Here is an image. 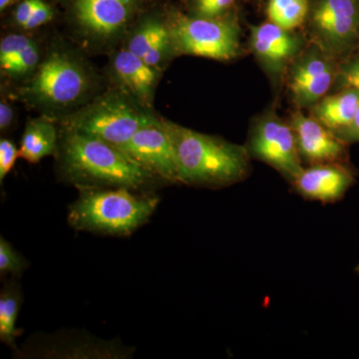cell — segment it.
Returning <instances> with one entry per match:
<instances>
[{
    "mask_svg": "<svg viewBox=\"0 0 359 359\" xmlns=\"http://www.w3.org/2000/svg\"><path fill=\"white\" fill-rule=\"evenodd\" d=\"M137 7L138 0H74L73 14L85 35L106 41L126 28Z\"/></svg>",
    "mask_w": 359,
    "mask_h": 359,
    "instance_id": "obj_10",
    "label": "cell"
},
{
    "mask_svg": "<svg viewBox=\"0 0 359 359\" xmlns=\"http://www.w3.org/2000/svg\"><path fill=\"white\" fill-rule=\"evenodd\" d=\"M28 266L21 256L4 238H0V273L1 276H20Z\"/></svg>",
    "mask_w": 359,
    "mask_h": 359,
    "instance_id": "obj_21",
    "label": "cell"
},
{
    "mask_svg": "<svg viewBox=\"0 0 359 359\" xmlns=\"http://www.w3.org/2000/svg\"><path fill=\"white\" fill-rule=\"evenodd\" d=\"M353 180L344 167L325 163L302 170L292 183L299 195L306 199L332 203L344 195Z\"/></svg>",
    "mask_w": 359,
    "mask_h": 359,
    "instance_id": "obj_14",
    "label": "cell"
},
{
    "mask_svg": "<svg viewBox=\"0 0 359 359\" xmlns=\"http://www.w3.org/2000/svg\"><path fill=\"white\" fill-rule=\"evenodd\" d=\"M20 157V150L13 142L7 139L0 141V182H4L7 174L13 170L16 159Z\"/></svg>",
    "mask_w": 359,
    "mask_h": 359,
    "instance_id": "obj_25",
    "label": "cell"
},
{
    "mask_svg": "<svg viewBox=\"0 0 359 359\" xmlns=\"http://www.w3.org/2000/svg\"><path fill=\"white\" fill-rule=\"evenodd\" d=\"M13 1V0H0V9L4 11V9L6 8V7L8 6L9 4H11Z\"/></svg>",
    "mask_w": 359,
    "mask_h": 359,
    "instance_id": "obj_31",
    "label": "cell"
},
{
    "mask_svg": "<svg viewBox=\"0 0 359 359\" xmlns=\"http://www.w3.org/2000/svg\"><path fill=\"white\" fill-rule=\"evenodd\" d=\"M39 60V51L34 42L26 47L4 69L13 76H21L34 69Z\"/></svg>",
    "mask_w": 359,
    "mask_h": 359,
    "instance_id": "obj_22",
    "label": "cell"
},
{
    "mask_svg": "<svg viewBox=\"0 0 359 359\" xmlns=\"http://www.w3.org/2000/svg\"><path fill=\"white\" fill-rule=\"evenodd\" d=\"M120 149L158 179L180 183L173 145L162 120L139 130Z\"/></svg>",
    "mask_w": 359,
    "mask_h": 359,
    "instance_id": "obj_9",
    "label": "cell"
},
{
    "mask_svg": "<svg viewBox=\"0 0 359 359\" xmlns=\"http://www.w3.org/2000/svg\"><path fill=\"white\" fill-rule=\"evenodd\" d=\"M332 58L316 46L295 61L290 70V90L299 107L314 105L332 87L337 76Z\"/></svg>",
    "mask_w": 359,
    "mask_h": 359,
    "instance_id": "obj_11",
    "label": "cell"
},
{
    "mask_svg": "<svg viewBox=\"0 0 359 359\" xmlns=\"http://www.w3.org/2000/svg\"><path fill=\"white\" fill-rule=\"evenodd\" d=\"M162 122L173 145L180 183L215 188L233 185L247 177V148L167 120Z\"/></svg>",
    "mask_w": 359,
    "mask_h": 359,
    "instance_id": "obj_2",
    "label": "cell"
},
{
    "mask_svg": "<svg viewBox=\"0 0 359 359\" xmlns=\"http://www.w3.org/2000/svg\"><path fill=\"white\" fill-rule=\"evenodd\" d=\"M33 41L29 37L22 34H11L4 37L0 42V66L1 69L6 67L18 54Z\"/></svg>",
    "mask_w": 359,
    "mask_h": 359,
    "instance_id": "obj_23",
    "label": "cell"
},
{
    "mask_svg": "<svg viewBox=\"0 0 359 359\" xmlns=\"http://www.w3.org/2000/svg\"><path fill=\"white\" fill-rule=\"evenodd\" d=\"M21 302L20 285L13 280L6 283L0 292V340L14 349L16 337L21 334V330L16 327Z\"/></svg>",
    "mask_w": 359,
    "mask_h": 359,
    "instance_id": "obj_19",
    "label": "cell"
},
{
    "mask_svg": "<svg viewBox=\"0 0 359 359\" xmlns=\"http://www.w3.org/2000/svg\"><path fill=\"white\" fill-rule=\"evenodd\" d=\"M112 68L116 79L138 102L150 105L157 82V69L127 48L116 54Z\"/></svg>",
    "mask_w": 359,
    "mask_h": 359,
    "instance_id": "obj_15",
    "label": "cell"
},
{
    "mask_svg": "<svg viewBox=\"0 0 359 359\" xmlns=\"http://www.w3.org/2000/svg\"><path fill=\"white\" fill-rule=\"evenodd\" d=\"M60 169L77 188H125L142 192L158 179L121 149L68 129L61 144Z\"/></svg>",
    "mask_w": 359,
    "mask_h": 359,
    "instance_id": "obj_1",
    "label": "cell"
},
{
    "mask_svg": "<svg viewBox=\"0 0 359 359\" xmlns=\"http://www.w3.org/2000/svg\"><path fill=\"white\" fill-rule=\"evenodd\" d=\"M233 2L235 0H193V8L199 18H221Z\"/></svg>",
    "mask_w": 359,
    "mask_h": 359,
    "instance_id": "obj_24",
    "label": "cell"
},
{
    "mask_svg": "<svg viewBox=\"0 0 359 359\" xmlns=\"http://www.w3.org/2000/svg\"><path fill=\"white\" fill-rule=\"evenodd\" d=\"M247 149L292 182L304 169L294 130L276 114L269 113L255 123Z\"/></svg>",
    "mask_w": 359,
    "mask_h": 359,
    "instance_id": "obj_8",
    "label": "cell"
},
{
    "mask_svg": "<svg viewBox=\"0 0 359 359\" xmlns=\"http://www.w3.org/2000/svg\"><path fill=\"white\" fill-rule=\"evenodd\" d=\"M79 198L69 207L68 222L77 230L129 236L147 223L157 197L138 195L125 188H79Z\"/></svg>",
    "mask_w": 359,
    "mask_h": 359,
    "instance_id": "obj_3",
    "label": "cell"
},
{
    "mask_svg": "<svg viewBox=\"0 0 359 359\" xmlns=\"http://www.w3.org/2000/svg\"><path fill=\"white\" fill-rule=\"evenodd\" d=\"M13 119V110L6 100L0 103V129L4 131L11 126Z\"/></svg>",
    "mask_w": 359,
    "mask_h": 359,
    "instance_id": "obj_30",
    "label": "cell"
},
{
    "mask_svg": "<svg viewBox=\"0 0 359 359\" xmlns=\"http://www.w3.org/2000/svg\"><path fill=\"white\" fill-rule=\"evenodd\" d=\"M52 18H53V13H52L51 7L45 4L43 0H39L32 16L22 28L28 30L34 29V28L39 27L50 21Z\"/></svg>",
    "mask_w": 359,
    "mask_h": 359,
    "instance_id": "obj_27",
    "label": "cell"
},
{
    "mask_svg": "<svg viewBox=\"0 0 359 359\" xmlns=\"http://www.w3.org/2000/svg\"><path fill=\"white\" fill-rule=\"evenodd\" d=\"M292 126L299 155L314 164L339 161L344 154V144L332 130L313 117L294 113Z\"/></svg>",
    "mask_w": 359,
    "mask_h": 359,
    "instance_id": "obj_12",
    "label": "cell"
},
{
    "mask_svg": "<svg viewBox=\"0 0 359 359\" xmlns=\"http://www.w3.org/2000/svg\"><path fill=\"white\" fill-rule=\"evenodd\" d=\"M167 25L175 53L229 61L240 52V27L233 18H189L176 13Z\"/></svg>",
    "mask_w": 359,
    "mask_h": 359,
    "instance_id": "obj_4",
    "label": "cell"
},
{
    "mask_svg": "<svg viewBox=\"0 0 359 359\" xmlns=\"http://www.w3.org/2000/svg\"><path fill=\"white\" fill-rule=\"evenodd\" d=\"M335 134L344 142H359V110L353 122L346 128L335 132Z\"/></svg>",
    "mask_w": 359,
    "mask_h": 359,
    "instance_id": "obj_29",
    "label": "cell"
},
{
    "mask_svg": "<svg viewBox=\"0 0 359 359\" xmlns=\"http://www.w3.org/2000/svg\"><path fill=\"white\" fill-rule=\"evenodd\" d=\"M90 78L83 65L62 51L52 52L28 82L23 94L43 107L74 105L88 92Z\"/></svg>",
    "mask_w": 359,
    "mask_h": 359,
    "instance_id": "obj_6",
    "label": "cell"
},
{
    "mask_svg": "<svg viewBox=\"0 0 359 359\" xmlns=\"http://www.w3.org/2000/svg\"><path fill=\"white\" fill-rule=\"evenodd\" d=\"M250 46L268 70L278 73L301 50L302 40L292 30L268 21L250 28Z\"/></svg>",
    "mask_w": 359,
    "mask_h": 359,
    "instance_id": "obj_13",
    "label": "cell"
},
{
    "mask_svg": "<svg viewBox=\"0 0 359 359\" xmlns=\"http://www.w3.org/2000/svg\"><path fill=\"white\" fill-rule=\"evenodd\" d=\"M127 49L148 65L161 69L174 52L167 23L157 20L142 23L132 33Z\"/></svg>",
    "mask_w": 359,
    "mask_h": 359,
    "instance_id": "obj_16",
    "label": "cell"
},
{
    "mask_svg": "<svg viewBox=\"0 0 359 359\" xmlns=\"http://www.w3.org/2000/svg\"><path fill=\"white\" fill-rule=\"evenodd\" d=\"M155 119L127 97L107 94L73 116L67 129L120 148Z\"/></svg>",
    "mask_w": 359,
    "mask_h": 359,
    "instance_id": "obj_5",
    "label": "cell"
},
{
    "mask_svg": "<svg viewBox=\"0 0 359 359\" xmlns=\"http://www.w3.org/2000/svg\"><path fill=\"white\" fill-rule=\"evenodd\" d=\"M39 0H23L22 2L16 8L15 13H14V20L16 25L23 27L27 20H29L30 16L34 11Z\"/></svg>",
    "mask_w": 359,
    "mask_h": 359,
    "instance_id": "obj_28",
    "label": "cell"
},
{
    "mask_svg": "<svg viewBox=\"0 0 359 359\" xmlns=\"http://www.w3.org/2000/svg\"><path fill=\"white\" fill-rule=\"evenodd\" d=\"M269 20L275 25L292 30L304 23L309 13L308 0H269Z\"/></svg>",
    "mask_w": 359,
    "mask_h": 359,
    "instance_id": "obj_20",
    "label": "cell"
},
{
    "mask_svg": "<svg viewBox=\"0 0 359 359\" xmlns=\"http://www.w3.org/2000/svg\"><path fill=\"white\" fill-rule=\"evenodd\" d=\"M311 25L321 50L332 57L348 53L359 39V0H318Z\"/></svg>",
    "mask_w": 359,
    "mask_h": 359,
    "instance_id": "obj_7",
    "label": "cell"
},
{
    "mask_svg": "<svg viewBox=\"0 0 359 359\" xmlns=\"http://www.w3.org/2000/svg\"><path fill=\"white\" fill-rule=\"evenodd\" d=\"M337 76L344 88H353L359 91V55L342 63L337 70Z\"/></svg>",
    "mask_w": 359,
    "mask_h": 359,
    "instance_id": "obj_26",
    "label": "cell"
},
{
    "mask_svg": "<svg viewBox=\"0 0 359 359\" xmlns=\"http://www.w3.org/2000/svg\"><path fill=\"white\" fill-rule=\"evenodd\" d=\"M56 149L57 133L50 120L39 118L27 123L21 139L20 157L35 164L54 154Z\"/></svg>",
    "mask_w": 359,
    "mask_h": 359,
    "instance_id": "obj_18",
    "label": "cell"
},
{
    "mask_svg": "<svg viewBox=\"0 0 359 359\" xmlns=\"http://www.w3.org/2000/svg\"><path fill=\"white\" fill-rule=\"evenodd\" d=\"M359 110V91L344 88L334 95L325 97L314 104L311 113L316 119L332 131L348 126Z\"/></svg>",
    "mask_w": 359,
    "mask_h": 359,
    "instance_id": "obj_17",
    "label": "cell"
}]
</instances>
